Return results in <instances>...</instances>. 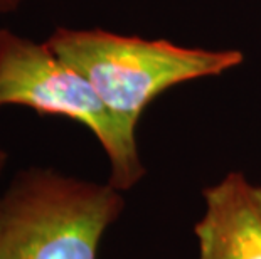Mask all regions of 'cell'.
Returning a JSON list of instances; mask_svg holds the SVG:
<instances>
[{
    "mask_svg": "<svg viewBox=\"0 0 261 259\" xmlns=\"http://www.w3.org/2000/svg\"><path fill=\"white\" fill-rule=\"evenodd\" d=\"M90 81L103 103L135 131L142 113L169 88L223 74L243 63L241 51H207L103 29L56 27L44 41Z\"/></svg>",
    "mask_w": 261,
    "mask_h": 259,
    "instance_id": "1",
    "label": "cell"
},
{
    "mask_svg": "<svg viewBox=\"0 0 261 259\" xmlns=\"http://www.w3.org/2000/svg\"><path fill=\"white\" fill-rule=\"evenodd\" d=\"M125 200L110 184L20 170L0 195V259H96Z\"/></svg>",
    "mask_w": 261,
    "mask_h": 259,
    "instance_id": "2",
    "label": "cell"
},
{
    "mask_svg": "<svg viewBox=\"0 0 261 259\" xmlns=\"http://www.w3.org/2000/svg\"><path fill=\"white\" fill-rule=\"evenodd\" d=\"M24 106L86 126L101 143L110 162L108 184L128 190L145 177L135 131L110 111L85 76L36 42L0 29V108Z\"/></svg>",
    "mask_w": 261,
    "mask_h": 259,
    "instance_id": "3",
    "label": "cell"
},
{
    "mask_svg": "<svg viewBox=\"0 0 261 259\" xmlns=\"http://www.w3.org/2000/svg\"><path fill=\"white\" fill-rule=\"evenodd\" d=\"M199 259H261V187L240 172L204 189Z\"/></svg>",
    "mask_w": 261,
    "mask_h": 259,
    "instance_id": "4",
    "label": "cell"
},
{
    "mask_svg": "<svg viewBox=\"0 0 261 259\" xmlns=\"http://www.w3.org/2000/svg\"><path fill=\"white\" fill-rule=\"evenodd\" d=\"M27 2V0H0V15L14 14Z\"/></svg>",
    "mask_w": 261,
    "mask_h": 259,
    "instance_id": "5",
    "label": "cell"
},
{
    "mask_svg": "<svg viewBox=\"0 0 261 259\" xmlns=\"http://www.w3.org/2000/svg\"><path fill=\"white\" fill-rule=\"evenodd\" d=\"M7 162H9V153H7V150H5L4 147H0V174L4 172Z\"/></svg>",
    "mask_w": 261,
    "mask_h": 259,
    "instance_id": "6",
    "label": "cell"
}]
</instances>
